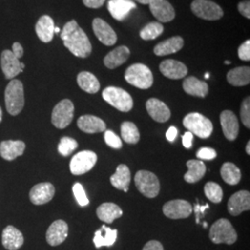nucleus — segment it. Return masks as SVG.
Returning a JSON list of instances; mask_svg holds the SVG:
<instances>
[{"label":"nucleus","instance_id":"603ef678","mask_svg":"<svg viewBox=\"0 0 250 250\" xmlns=\"http://www.w3.org/2000/svg\"><path fill=\"white\" fill-rule=\"evenodd\" d=\"M133 1H134H134H136V2L141 3V4H143V5H148L151 0H133Z\"/></svg>","mask_w":250,"mask_h":250},{"label":"nucleus","instance_id":"412c9836","mask_svg":"<svg viewBox=\"0 0 250 250\" xmlns=\"http://www.w3.org/2000/svg\"><path fill=\"white\" fill-rule=\"evenodd\" d=\"M146 107L152 119L158 123H165L170 118V108L160 99H148Z\"/></svg>","mask_w":250,"mask_h":250},{"label":"nucleus","instance_id":"a878e982","mask_svg":"<svg viewBox=\"0 0 250 250\" xmlns=\"http://www.w3.org/2000/svg\"><path fill=\"white\" fill-rule=\"evenodd\" d=\"M129 57L130 49L125 45H121L107 54L104 58V64L108 69L113 70L126 62Z\"/></svg>","mask_w":250,"mask_h":250},{"label":"nucleus","instance_id":"f704fd0d","mask_svg":"<svg viewBox=\"0 0 250 250\" xmlns=\"http://www.w3.org/2000/svg\"><path fill=\"white\" fill-rule=\"evenodd\" d=\"M221 175L224 182L230 186L239 184L241 180V171L232 162H226L222 166Z\"/></svg>","mask_w":250,"mask_h":250},{"label":"nucleus","instance_id":"7c9ffc66","mask_svg":"<svg viewBox=\"0 0 250 250\" xmlns=\"http://www.w3.org/2000/svg\"><path fill=\"white\" fill-rule=\"evenodd\" d=\"M131 182V172L129 168L125 164H120L116 172L110 177V183L114 188L119 190L128 192L129 185Z\"/></svg>","mask_w":250,"mask_h":250},{"label":"nucleus","instance_id":"864d4df0","mask_svg":"<svg viewBox=\"0 0 250 250\" xmlns=\"http://www.w3.org/2000/svg\"><path fill=\"white\" fill-rule=\"evenodd\" d=\"M246 151H247V153L250 155V142L249 141L248 142V144H247V146H246Z\"/></svg>","mask_w":250,"mask_h":250},{"label":"nucleus","instance_id":"39448f33","mask_svg":"<svg viewBox=\"0 0 250 250\" xmlns=\"http://www.w3.org/2000/svg\"><path fill=\"white\" fill-rule=\"evenodd\" d=\"M102 97L110 106L122 112H128L134 107V100L130 94L120 87L108 86L103 91Z\"/></svg>","mask_w":250,"mask_h":250},{"label":"nucleus","instance_id":"393cba45","mask_svg":"<svg viewBox=\"0 0 250 250\" xmlns=\"http://www.w3.org/2000/svg\"><path fill=\"white\" fill-rule=\"evenodd\" d=\"M36 33L38 38L42 42L44 43L51 42L55 35V24H54L53 19L48 15L42 16L36 23Z\"/></svg>","mask_w":250,"mask_h":250},{"label":"nucleus","instance_id":"f03ea898","mask_svg":"<svg viewBox=\"0 0 250 250\" xmlns=\"http://www.w3.org/2000/svg\"><path fill=\"white\" fill-rule=\"evenodd\" d=\"M5 104L10 115L16 116L24 107V91L22 83L12 79L5 90Z\"/></svg>","mask_w":250,"mask_h":250},{"label":"nucleus","instance_id":"7ed1b4c3","mask_svg":"<svg viewBox=\"0 0 250 250\" xmlns=\"http://www.w3.org/2000/svg\"><path fill=\"white\" fill-rule=\"evenodd\" d=\"M125 80L139 89H148L153 84V74L150 69L142 63L131 65L125 72Z\"/></svg>","mask_w":250,"mask_h":250},{"label":"nucleus","instance_id":"bf43d9fd","mask_svg":"<svg viewBox=\"0 0 250 250\" xmlns=\"http://www.w3.org/2000/svg\"><path fill=\"white\" fill-rule=\"evenodd\" d=\"M230 62H228V61H226V62H225V64H230Z\"/></svg>","mask_w":250,"mask_h":250},{"label":"nucleus","instance_id":"e433bc0d","mask_svg":"<svg viewBox=\"0 0 250 250\" xmlns=\"http://www.w3.org/2000/svg\"><path fill=\"white\" fill-rule=\"evenodd\" d=\"M164 27L161 22L154 21L146 24L140 31V37L144 40H154L163 33Z\"/></svg>","mask_w":250,"mask_h":250},{"label":"nucleus","instance_id":"a211bd4d","mask_svg":"<svg viewBox=\"0 0 250 250\" xmlns=\"http://www.w3.org/2000/svg\"><path fill=\"white\" fill-rule=\"evenodd\" d=\"M228 211L232 216H238L250 209V193L241 190L234 193L228 200Z\"/></svg>","mask_w":250,"mask_h":250},{"label":"nucleus","instance_id":"bb28decb","mask_svg":"<svg viewBox=\"0 0 250 250\" xmlns=\"http://www.w3.org/2000/svg\"><path fill=\"white\" fill-rule=\"evenodd\" d=\"M185 45V41L181 36H173L155 46L154 53L157 56H167L180 51Z\"/></svg>","mask_w":250,"mask_h":250},{"label":"nucleus","instance_id":"6e6d98bb","mask_svg":"<svg viewBox=\"0 0 250 250\" xmlns=\"http://www.w3.org/2000/svg\"><path fill=\"white\" fill-rule=\"evenodd\" d=\"M2 122V109H1V107H0V123Z\"/></svg>","mask_w":250,"mask_h":250},{"label":"nucleus","instance_id":"de8ad7c7","mask_svg":"<svg viewBox=\"0 0 250 250\" xmlns=\"http://www.w3.org/2000/svg\"><path fill=\"white\" fill-rule=\"evenodd\" d=\"M143 250H164L163 246L161 245V242L157 241V240H151V241L147 242Z\"/></svg>","mask_w":250,"mask_h":250},{"label":"nucleus","instance_id":"ea45409f","mask_svg":"<svg viewBox=\"0 0 250 250\" xmlns=\"http://www.w3.org/2000/svg\"><path fill=\"white\" fill-rule=\"evenodd\" d=\"M72 191H73L74 197L81 207H85L89 204V199L86 196L85 191L81 184L79 183L74 184V186L72 187Z\"/></svg>","mask_w":250,"mask_h":250},{"label":"nucleus","instance_id":"b1692460","mask_svg":"<svg viewBox=\"0 0 250 250\" xmlns=\"http://www.w3.org/2000/svg\"><path fill=\"white\" fill-rule=\"evenodd\" d=\"M25 149V144L20 140H8L0 143V156L6 161H13L21 156Z\"/></svg>","mask_w":250,"mask_h":250},{"label":"nucleus","instance_id":"ddd939ff","mask_svg":"<svg viewBox=\"0 0 250 250\" xmlns=\"http://www.w3.org/2000/svg\"><path fill=\"white\" fill-rule=\"evenodd\" d=\"M93 31L103 45L110 46L117 42L115 31L102 19L96 18L93 21Z\"/></svg>","mask_w":250,"mask_h":250},{"label":"nucleus","instance_id":"f8f14e48","mask_svg":"<svg viewBox=\"0 0 250 250\" xmlns=\"http://www.w3.org/2000/svg\"><path fill=\"white\" fill-rule=\"evenodd\" d=\"M24 63L20 62L18 59L9 49L1 54V69L6 79L12 80L24 70Z\"/></svg>","mask_w":250,"mask_h":250},{"label":"nucleus","instance_id":"0eeeda50","mask_svg":"<svg viewBox=\"0 0 250 250\" xmlns=\"http://www.w3.org/2000/svg\"><path fill=\"white\" fill-rule=\"evenodd\" d=\"M135 186L145 197L154 198L160 193V181L156 174L148 170H139L134 177Z\"/></svg>","mask_w":250,"mask_h":250},{"label":"nucleus","instance_id":"09e8293b","mask_svg":"<svg viewBox=\"0 0 250 250\" xmlns=\"http://www.w3.org/2000/svg\"><path fill=\"white\" fill-rule=\"evenodd\" d=\"M193 137H194V134L190 132H187L186 134H184L183 136V145L186 148H191L192 146H193Z\"/></svg>","mask_w":250,"mask_h":250},{"label":"nucleus","instance_id":"9b49d317","mask_svg":"<svg viewBox=\"0 0 250 250\" xmlns=\"http://www.w3.org/2000/svg\"><path fill=\"white\" fill-rule=\"evenodd\" d=\"M162 210L166 217L178 220L188 218L193 212V207L187 200L175 199L165 203Z\"/></svg>","mask_w":250,"mask_h":250},{"label":"nucleus","instance_id":"37998d69","mask_svg":"<svg viewBox=\"0 0 250 250\" xmlns=\"http://www.w3.org/2000/svg\"><path fill=\"white\" fill-rule=\"evenodd\" d=\"M197 157L199 160L210 161L217 157V152L211 147H202L197 152Z\"/></svg>","mask_w":250,"mask_h":250},{"label":"nucleus","instance_id":"cd10ccee","mask_svg":"<svg viewBox=\"0 0 250 250\" xmlns=\"http://www.w3.org/2000/svg\"><path fill=\"white\" fill-rule=\"evenodd\" d=\"M183 88L188 95L198 98H205L208 93V83L203 81L198 80L194 76L188 77L184 81Z\"/></svg>","mask_w":250,"mask_h":250},{"label":"nucleus","instance_id":"2eb2a0df","mask_svg":"<svg viewBox=\"0 0 250 250\" xmlns=\"http://www.w3.org/2000/svg\"><path fill=\"white\" fill-rule=\"evenodd\" d=\"M55 195V188L50 183L37 184L31 189L29 197L33 204L43 205L48 203Z\"/></svg>","mask_w":250,"mask_h":250},{"label":"nucleus","instance_id":"4d7b16f0","mask_svg":"<svg viewBox=\"0 0 250 250\" xmlns=\"http://www.w3.org/2000/svg\"><path fill=\"white\" fill-rule=\"evenodd\" d=\"M205 78L206 79H208V78H209V74H208V72H207V73H206Z\"/></svg>","mask_w":250,"mask_h":250},{"label":"nucleus","instance_id":"c9c22d12","mask_svg":"<svg viewBox=\"0 0 250 250\" xmlns=\"http://www.w3.org/2000/svg\"><path fill=\"white\" fill-rule=\"evenodd\" d=\"M121 134L124 141L128 144L138 143L140 139V133L134 123L125 122L121 125Z\"/></svg>","mask_w":250,"mask_h":250},{"label":"nucleus","instance_id":"4468645a","mask_svg":"<svg viewBox=\"0 0 250 250\" xmlns=\"http://www.w3.org/2000/svg\"><path fill=\"white\" fill-rule=\"evenodd\" d=\"M149 9L153 16L161 22H169L175 18V10L167 0H151Z\"/></svg>","mask_w":250,"mask_h":250},{"label":"nucleus","instance_id":"20e7f679","mask_svg":"<svg viewBox=\"0 0 250 250\" xmlns=\"http://www.w3.org/2000/svg\"><path fill=\"white\" fill-rule=\"evenodd\" d=\"M183 125L188 132L196 134L202 139L208 138L213 131V125L210 120L197 112L188 114L184 118Z\"/></svg>","mask_w":250,"mask_h":250},{"label":"nucleus","instance_id":"3c124183","mask_svg":"<svg viewBox=\"0 0 250 250\" xmlns=\"http://www.w3.org/2000/svg\"><path fill=\"white\" fill-rule=\"evenodd\" d=\"M177 134H178L177 129H176L174 126H170V128H169V130H168L167 133H166V138L168 139V141L173 142V141L175 140Z\"/></svg>","mask_w":250,"mask_h":250},{"label":"nucleus","instance_id":"6e6552de","mask_svg":"<svg viewBox=\"0 0 250 250\" xmlns=\"http://www.w3.org/2000/svg\"><path fill=\"white\" fill-rule=\"evenodd\" d=\"M74 116V105L70 99L59 102L52 111L51 122L58 129H64L71 125Z\"/></svg>","mask_w":250,"mask_h":250},{"label":"nucleus","instance_id":"c03bdc74","mask_svg":"<svg viewBox=\"0 0 250 250\" xmlns=\"http://www.w3.org/2000/svg\"><path fill=\"white\" fill-rule=\"evenodd\" d=\"M238 57L244 62L250 61V41L247 40L238 48Z\"/></svg>","mask_w":250,"mask_h":250},{"label":"nucleus","instance_id":"72a5a7b5","mask_svg":"<svg viewBox=\"0 0 250 250\" xmlns=\"http://www.w3.org/2000/svg\"><path fill=\"white\" fill-rule=\"evenodd\" d=\"M77 83L80 88L86 93L96 94L100 89V83L98 78L91 72H82L77 76Z\"/></svg>","mask_w":250,"mask_h":250},{"label":"nucleus","instance_id":"423d86ee","mask_svg":"<svg viewBox=\"0 0 250 250\" xmlns=\"http://www.w3.org/2000/svg\"><path fill=\"white\" fill-rule=\"evenodd\" d=\"M209 238L214 244L232 245L237 240V232L227 219H220L210 227Z\"/></svg>","mask_w":250,"mask_h":250},{"label":"nucleus","instance_id":"f3484780","mask_svg":"<svg viewBox=\"0 0 250 250\" xmlns=\"http://www.w3.org/2000/svg\"><path fill=\"white\" fill-rule=\"evenodd\" d=\"M224 136L229 141H234L239 134V124L236 115L231 110H224L220 116Z\"/></svg>","mask_w":250,"mask_h":250},{"label":"nucleus","instance_id":"473e14b6","mask_svg":"<svg viewBox=\"0 0 250 250\" xmlns=\"http://www.w3.org/2000/svg\"><path fill=\"white\" fill-rule=\"evenodd\" d=\"M227 81L233 86H245L250 84V67L243 66L232 69L227 73Z\"/></svg>","mask_w":250,"mask_h":250},{"label":"nucleus","instance_id":"1a4fd4ad","mask_svg":"<svg viewBox=\"0 0 250 250\" xmlns=\"http://www.w3.org/2000/svg\"><path fill=\"white\" fill-rule=\"evenodd\" d=\"M191 9L197 17L207 21H217L224 16L223 9L210 0H194Z\"/></svg>","mask_w":250,"mask_h":250},{"label":"nucleus","instance_id":"c756f323","mask_svg":"<svg viewBox=\"0 0 250 250\" xmlns=\"http://www.w3.org/2000/svg\"><path fill=\"white\" fill-rule=\"evenodd\" d=\"M118 231L103 225L99 230L95 232L94 244L97 249L101 247H111L116 242Z\"/></svg>","mask_w":250,"mask_h":250},{"label":"nucleus","instance_id":"5701e85b","mask_svg":"<svg viewBox=\"0 0 250 250\" xmlns=\"http://www.w3.org/2000/svg\"><path fill=\"white\" fill-rule=\"evenodd\" d=\"M77 125L81 131L86 134H97L106 131V124L99 117L93 115L81 116L77 121Z\"/></svg>","mask_w":250,"mask_h":250},{"label":"nucleus","instance_id":"2f4dec72","mask_svg":"<svg viewBox=\"0 0 250 250\" xmlns=\"http://www.w3.org/2000/svg\"><path fill=\"white\" fill-rule=\"evenodd\" d=\"M187 166L188 171L185 174L186 182L189 184H195L204 177L207 168L203 161L190 160L187 162Z\"/></svg>","mask_w":250,"mask_h":250},{"label":"nucleus","instance_id":"6ab92c4d","mask_svg":"<svg viewBox=\"0 0 250 250\" xmlns=\"http://www.w3.org/2000/svg\"><path fill=\"white\" fill-rule=\"evenodd\" d=\"M161 73L172 80H178L188 75V67L181 62L175 60H166L160 65Z\"/></svg>","mask_w":250,"mask_h":250},{"label":"nucleus","instance_id":"9d476101","mask_svg":"<svg viewBox=\"0 0 250 250\" xmlns=\"http://www.w3.org/2000/svg\"><path fill=\"white\" fill-rule=\"evenodd\" d=\"M98 161V156L95 152L84 150L77 153L72 158L70 163V169L73 175H82L93 169Z\"/></svg>","mask_w":250,"mask_h":250},{"label":"nucleus","instance_id":"a18cd8bd","mask_svg":"<svg viewBox=\"0 0 250 250\" xmlns=\"http://www.w3.org/2000/svg\"><path fill=\"white\" fill-rule=\"evenodd\" d=\"M238 10L241 13L244 17L247 19H250V0H246V1H242L238 6Z\"/></svg>","mask_w":250,"mask_h":250},{"label":"nucleus","instance_id":"5fc2aeb1","mask_svg":"<svg viewBox=\"0 0 250 250\" xmlns=\"http://www.w3.org/2000/svg\"><path fill=\"white\" fill-rule=\"evenodd\" d=\"M55 33H60V28L55 27Z\"/></svg>","mask_w":250,"mask_h":250},{"label":"nucleus","instance_id":"aec40b11","mask_svg":"<svg viewBox=\"0 0 250 250\" xmlns=\"http://www.w3.org/2000/svg\"><path fill=\"white\" fill-rule=\"evenodd\" d=\"M136 5L133 0H109L107 2V9L112 16L119 21H123L129 15Z\"/></svg>","mask_w":250,"mask_h":250},{"label":"nucleus","instance_id":"58836bf2","mask_svg":"<svg viewBox=\"0 0 250 250\" xmlns=\"http://www.w3.org/2000/svg\"><path fill=\"white\" fill-rule=\"evenodd\" d=\"M78 147V143L75 139L72 137L64 136L61 139V142L59 144L58 150L63 157H68Z\"/></svg>","mask_w":250,"mask_h":250},{"label":"nucleus","instance_id":"a19ab883","mask_svg":"<svg viewBox=\"0 0 250 250\" xmlns=\"http://www.w3.org/2000/svg\"><path fill=\"white\" fill-rule=\"evenodd\" d=\"M104 139H105V142H106L107 146L114 148V149H120V148L123 147V142H122L121 138L115 133H113L110 130L105 131Z\"/></svg>","mask_w":250,"mask_h":250},{"label":"nucleus","instance_id":"13d9d810","mask_svg":"<svg viewBox=\"0 0 250 250\" xmlns=\"http://www.w3.org/2000/svg\"><path fill=\"white\" fill-rule=\"evenodd\" d=\"M203 225H204V227H205V228H207V226H208V224H207V223H204V224H203Z\"/></svg>","mask_w":250,"mask_h":250},{"label":"nucleus","instance_id":"79ce46f5","mask_svg":"<svg viewBox=\"0 0 250 250\" xmlns=\"http://www.w3.org/2000/svg\"><path fill=\"white\" fill-rule=\"evenodd\" d=\"M240 115L243 125H245L248 129L250 128V99L248 97L244 99L242 102L241 108H240Z\"/></svg>","mask_w":250,"mask_h":250},{"label":"nucleus","instance_id":"49530a36","mask_svg":"<svg viewBox=\"0 0 250 250\" xmlns=\"http://www.w3.org/2000/svg\"><path fill=\"white\" fill-rule=\"evenodd\" d=\"M106 0H83V3L85 7L90 9H99L101 8Z\"/></svg>","mask_w":250,"mask_h":250},{"label":"nucleus","instance_id":"c85d7f7f","mask_svg":"<svg viewBox=\"0 0 250 250\" xmlns=\"http://www.w3.org/2000/svg\"><path fill=\"white\" fill-rule=\"evenodd\" d=\"M97 215L100 221L106 224H112L116 219L123 216V210L116 204L106 202L98 208Z\"/></svg>","mask_w":250,"mask_h":250},{"label":"nucleus","instance_id":"dca6fc26","mask_svg":"<svg viewBox=\"0 0 250 250\" xmlns=\"http://www.w3.org/2000/svg\"><path fill=\"white\" fill-rule=\"evenodd\" d=\"M68 232H69V227L66 222L62 220H58L55 221L53 224L48 227L45 238L46 242L52 246V247H57L61 244H62L68 237Z\"/></svg>","mask_w":250,"mask_h":250},{"label":"nucleus","instance_id":"4c0bfd02","mask_svg":"<svg viewBox=\"0 0 250 250\" xmlns=\"http://www.w3.org/2000/svg\"><path fill=\"white\" fill-rule=\"evenodd\" d=\"M206 197L213 203H220L224 197V191L222 188L214 182H208L204 187Z\"/></svg>","mask_w":250,"mask_h":250},{"label":"nucleus","instance_id":"4be33fe9","mask_svg":"<svg viewBox=\"0 0 250 250\" xmlns=\"http://www.w3.org/2000/svg\"><path fill=\"white\" fill-rule=\"evenodd\" d=\"M24 238L22 233L12 225L7 226L2 232V244L5 249L18 250L22 247Z\"/></svg>","mask_w":250,"mask_h":250},{"label":"nucleus","instance_id":"f257e3e1","mask_svg":"<svg viewBox=\"0 0 250 250\" xmlns=\"http://www.w3.org/2000/svg\"><path fill=\"white\" fill-rule=\"evenodd\" d=\"M61 37L63 44L75 57L85 59L92 52V45L84 31L72 20L63 27Z\"/></svg>","mask_w":250,"mask_h":250},{"label":"nucleus","instance_id":"8fccbe9b","mask_svg":"<svg viewBox=\"0 0 250 250\" xmlns=\"http://www.w3.org/2000/svg\"><path fill=\"white\" fill-rule=\"evenodd\" d=\"M12 53L14 54V56L20 60L22 56H23V48L21 45L18 43V42H15L13 45H12Z\"/></svg>","mask_w":250,"mask_h":250}]
</instances>
